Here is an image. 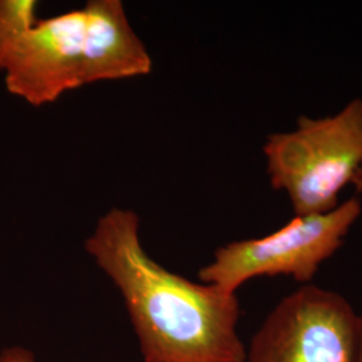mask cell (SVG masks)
Instances as JSON below:
<instances>
[{"instance_id": "obj_1", "label": "cell", "mask_w": 362, "mask_h": 362, "mask_svg": "<svg viewBox=\"0 0 362 362\" xmlns=\"http://www.w3.org/2000/svg\"><path fill=\"white\" fill-rule=\"evenodd\" d=\"M85 248L119 290L144 361H246L236 293L196 284L158 264L143 248L137 214L110 209Z\"/></svg>"}, {"instance_id": "obj_2", "label": "cell", "mask_w": 362, "mask_h": 362, "mask_svg": "<svg viewBox=\"0 0 362 362\" xmlns=\"http://www.w3.org/2000/svg\"><path fill=\"white\" fill-rule=\"evenodd\" d=\"M263 151L272 187L288 194L296 215L334 209L362 167L361 98L334 116L300 117L296 129L272 134Z\"/></svg>"}, {"instance_id": "obj_3", "label": "cell", "mask_w": 362, "mask_h": 362, "mask_svg": "<svg viewBox=\"0 0 362 362\" xmlns=\"http://www.w3.org/2000/svg\"><path fill=\"white\" fill-rule=\"evenodd\" d=\"M360 215L361 203L357 199L324 214L296 215L267 236L220 247L199 278L228 293H236L258 276L285 275L308 285L325 260L336 254Z\"/></svg>"}, {"instance_id": "obj_4", "label": "cell", "mask_w": 362, "mask_h": 362, "mask_svg": "<svg viewBox=\"0 0 362 362\" xmlns=\"http://www.w3.org/2000/svg\"><path fill=\"white\" fill-rule=\"evenodd\" d=\"M360 329L361 315L346 298L303 285L269 313L245 362H357Z\"/></svg>"}, {"instance_id": "obj_5", "label": "cell", "mask_w": 362, "mask_h": 362, "mask_svg": "<svg viewBox=\"0 0 362 362\" xmlns=\"http://www.w3.org/2000/svg\"><path fill=\"white\" fill-rule=\"evenodd\" d=\"M3 70L8 90L34 106L52 104L85 86V10L38 21L15 42Z\"/></svg>"}, {"instance_id": "obj_6", "label": "cell", "mask_w": 362, "mask_h": 362, "mask_svg": "<svg viewBox=\"0 0 362 362\" xmlns=\"http://www.w3.org/2000/svg\"><path fill=\"white\" fill-rule=\"evenodd\" d=\"M86 15V85L145 76L151 55L130 26L119 0H91Z\"/></svg>"}, {"instance_id": "obj_7", "label": "cell", "mask_w": 362, "mask_h": 362, "mask_svg": "<svg viewBox=\"0 0 362 362\" xmlns=\"http://www.w3.org/2000/svg\"><path fill=\"white\" fill-rule=\"evenodd\" d=\"M37 1L0 0V70L15 42L37 21Z\"/></svg>"}, {"instance_id": "obj_8", "label": "cell", "mask_w": 362, "mask_h": 362, "mask_svg": "<svg viewBox=\"0 0 362 362\" xmlns=\"http://www.w3.org/2000/svg\"><path fill=\"white\" fill-rule=\"evenodd\" d=\"M0 362H37L31 350L22 346H11L0 351Z\"/></svg>"}, {"instance_id": "obj_9", "label": "cell", "mask_w": 362, "mask_h": 362, "mask_svg": "<svg viewBox=\"0 0 362 362\" xmlns=\"http://www.w3.org/2000/svg\"><path fill=\"white\" fill-rule=\"evenodd\" d=\"M357 362H362V315H361V329H360V348H358V357Z\"/></svg>"}]
</instances>
